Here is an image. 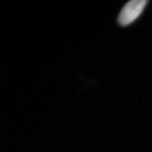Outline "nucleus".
Listing matches in <instances>:
<instances>
[{
  "mask_svg": "<svg viewBox=\"0 0 152 152\" xmlns=\"http://www.w3.org/2000/svg\"><path fill=\"white\" fill-rule=\"evenodd\" d=\"M148 1L146 0H132L122 8L118 17V22L122 26L131 24L139 17Z\"/></svg>",
  "mask_w": 152,
  "mask_h": 152,
  "instance_id": "nucleus-1",
  "label": "nucleus"
}]
</instances>
